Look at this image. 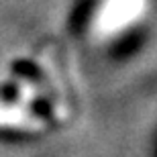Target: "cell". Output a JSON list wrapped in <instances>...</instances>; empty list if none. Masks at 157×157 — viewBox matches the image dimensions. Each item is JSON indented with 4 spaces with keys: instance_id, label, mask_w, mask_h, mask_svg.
Segmentation results:
<instances>
[{
    "instance_id": "1",
    "label": "cell",
    "mask_w": 157,
    "mask_h": 157,
    "mask_svg": "<svg viewBox=\"0 0 157 157\" xmlns=\"http://www.w3.org/2000/svg\"><path fill=\"white\" fill-rule=\"evenodd\" d=\"M145 8V0H106L100 8L96 27L102 33H114L135 23Z\"/></svg>"
}]
</instances>
